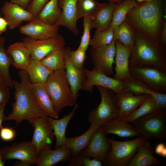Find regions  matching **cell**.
Instances as JSON below:
<instances>
[{"label": "cell", "instance_id": "obj_1", "mask_svg": "<svg viewBox=\"0 0 166 166\" xmlns=\"http://www.w3.org/2000/svg\"><path fill=\"white\" fill-rule=\"evenodd\" d=\"M166 0H151L138 3L127 14L125 20L135 30L160 44L166 19Z\"/></svg>", "mask_w": 166, "mask_h": 166}, {"label": "cell", "instance_id": "obj_2", "mask_svg": "<svg viewBox=\"0 0 166 166\" xmlns=\"http://www.w3.org/2000/svg\"><path fill=\"white\" fill-rule=\"evenodd\" d=\"M20 82L13 80L15 101L12 104V112L5 118V121H14L18 125L26 120L30 125L37 117L47 116L40 109L34 97L32 84L25 70H19Z\"/></svg>", "mask_w": 166, "mask_h": 166}, {"label": "cell", "instance_id": "obj_3", "mask_svg": "<svg viewBox=\"0 0 166 166\" xmlns=\"http://www.w3.org/2000/svg\"><path fill=\"white\" fill-rule=\"evenodd\" d=\"M134 30L135 39L129 65H152L166 70V48Z\"/></svg>", "mask_w": 166, "mask_h": 166}, {"label": "cell", "instance_id": "obj_4", "mask_svg": "<svg viewBox=\"0 0 166 166\" xmlns=\"http://www.w3.org/2000/svg\"><path fill=\"white\" fill-rule=\"evenodd\" d=\"M44 85L57 114L63 108L73 106L76 103L66 78L65 68L53 71Z\"/></svg>", "mask_w": 166, "mask_h": 166}, {"label": "cell", "instance_id": "obj_5", "mask_svg": "<svg viewBox=\"0 0 166 166\" xmlns=\"http://www.w3.org/2000/svg\"><path fill=\"white\" fill-rule=\"evenodd\" d=\"M166 119L165 109L142 117L132 124L136 130L146 139L161 141L166 138Z\"/></svg>", "mask_w": 166, "mask_h": 166}, {"label": "cell", "instance_id": "obj_6", "mask_svg": "<svg viewBox=\"0 0 166 166\" xmlns=\"http://www.w3.org/2000/svg\"><path fill=\"white\" fill-rule=\"evenodd\" d=\"M100 94L99 105L90 111L88 120L90 125L98 127L118 118L116 94L112 90L100 86H97Z\"/></svg>", "mask_w": 166, "mask_h": 166}, {"label": "cell", "instance_id": "obj_7", "mask_svg": "<svg viewBox=\"0 0 166 166\" xmlns=\"http://www.w3.org/2000/svg\"><path fill=\"white\" fill-rule=\"evenodd\" d=\"M129 70L133 78L156 92L166 93V70L152 65H129Z\"/></svg>", "mask_w": 166, "mask_h": 166}, {"label": "cell", "instance_id": "obj_8", "mask_svg": "<svg viewBox=\"0 0 166 166\" xmlns=\"http://www.w3.org/2000/svg\"><path fill=\"white\" fill-rule=\"evenodd\" d=\"M108 138L111 144V148L105 165L109 166H127L139 146L146 139L142 136L126 141Z\"/></svg>", "mask_w": 166, "mask_h": 166}, {"label": "cell", "instance_id": "obj_9", "mask_svg": "<svg viewBox=\"0 0 166 166\" xmlns=\"http://www.w3.org/2000/svg\"><path fill=\"white\" fill-rule=\"evenodd\" d=\"M22 42L29 50L32 59L41 60L48 54L54 51L64 48L65 42L61 35L50 38L34 40L26 37Z\"/></svg>", "mask_w": 166, "mask_h": 166}, {"label": "cell", "instance_id": "obj_10", "mask_svg": "<svg viewBox=\"0 0 166 166\" xmlns=\"http://www.w3.org/2000/svg\"><path fill=\"white\" fill-rule=\"evenodd\" d=\"M84 79L82 89L92 92L95 86H100L109 89L116 94L125 92L123 82L110 77L101 72L93 69H84Z\"/></svg>", "mask_w": 166, "mask_h": 166}, {"label": "cell", "instance_id": "obj_11", "mask_svg": "<svg viewBox=\"0 0 166 166\" xmlns=\"http://www.w3.org/2000/svg\"><path fill=\"white\" fill-rule=\"evenodd\" d=\"M1 148L5 162L15 159L25 163L28 166L36 164L39 153L31 140L15 142L11 146H5Z\"/></svg>", "mask_w": 166, "mask_h": 166}, {"label": "cell", "instance_id": "obj_12", "mask_svg": "<svg viewBox=\"0 0 166 166\" xmlns=\"http://www.w3.org/2000/svg\"><path fill=\"white\" fill-rule=\"evenodd\" d=\"M111 148V144L100 126L95 132L87 146L80 154L96 159L105 165Z\"/></svg>", "mask_w": 166, "mask_h": 166}, {"label": "cell", "instance_id": "obj_13", "mask_svg": "<svg viewBox=\"0 0 166 166\" xmlns=\"http://www.w3.org/2000/svg\"><path fill=\"white\" fill-rule=\"evenodd\" d=\"M116 53L114 41L107 45L92 48L90 54L94 66L93 69L108 76L114 74L113 65Z\"/></svg>", "mask_w": 166, "mask_h": 166}, {"label": "cell", "instance_id": "obj_14", "mask_svg": "<svg viewBox=\"0 0 166 166\" xmlns=\"http://www.w3.org/2000/svg\"><path fill=\"white\" fill-rule=\"evenodd\" d=\"M31 125L34 128L31 141L38 153L42 149L51 148L55 136L48 116L36 118Z\"/></svg>", "mask_w": 166, "mask_h": 166}, {"label": "cell", "instance_id": "obj_15", "mask_svg": "<svg viewBox=\"0 0 166 166\" xmlns=\"http://www.w3.org/2000/svg\"><path fill=\"white\" fill-rule=\"evenodd\" d=\"M59 26L46 24L36 18L20 26V33L34 40L46 39L58 35Z\"/></svg>", "mask_w": 166, "mask_h": 166}, {"label": "cell", "instance_id": "obj_16", "mask_svg": "<svg viewBox=\"0 0 166 166\" xmlns=\"http://www.w3.org/2000/svg\"><path fill=\"white\" fill-rule=\"evenodd\" d=\"M2 11L9 29L13 30L20 26L24 21H29L34 17L29 11L10 2L3 4Z\"/></svg>", "mask_w": 166, "mask_h": 166}, {"label": "cell", "instance_id": "obj_17", "mask_svg": "<svg viewBox=\"0 0 166 166\" xmlns=\"http://www.w3.org/2000/svg\"><path fill=\"white\" fill-rule=\"evenodd\" d=\"M78 0H58V6L61 10V17L56 24L69 29L76 35L79 34L77 26V3Z\"/></svg>", "mask_w": 166, "mask_h": 166}, {"label": "cell", "instance_id": "obj_18", "mask_svg": "<svg viewBox=\"0 0 166 166\" xmlns=\"http://www.w3.org/2000/svg\"><path fill=\"white\" fill-rule=\"evenodd\" d=\"M116 53L115 62V73L113 78L121 81L130 78L129 70V58L131 48L124 46L119 41H115Z\"/></svg>", "mask_w": 166, "mask_h": 166}, {"label": "cell", "instance_id": "obj_19", "mask_svg": "<svg viewBox=\"0 0 166 166\" xmlns=\"http://www.w3.org/2000/svg\"><path fill=\"white\" fill-rule=\"evenodd\" d=\"M72 156L69 149L64 145L54 150L51 148L41 150L39 152L37 166H54L58 163L69 161Z\"/></svg>", "mask_w": 166, "mask_h": 166}, {"label": "cell", "instance_id": "obj_20", "mask_svg": "<svg viewBox=\"0 0 166 166\" xmlns=\"http://www.w3.org/2000/svg\"><path fill=\"white\" fill-rule=\"evenodd\" d=\"M116 95L117 118L123 119L136 109L148 95H137L125 92Z\"/></svg>", "mask_w": 166, "mask_h": 166}, {"label": "cell", "instance_id": "obj_21", "mask_svg": "<svg viewBox=\"0 0 166 166\" xmlns=\"http://www.w3.org/2000/svg\"><path fill=\"white\" fill-rule=\"evenodd\" d=\"M125 92L137 95H148L154 98L160 109H166V93L156 92L144 83L132 77L123 81Z\"/></svg>", "mask_w": 166, "mask_h": 166}, {"label": "cell", "instance_id": "obj_22", "mask_svg": "<svg viewBox=\"0 0 166 166\" xmlns=\"http://www.w3.org/2000/svg\"><path fill=\"white\" fill-rule=\"evenodd\" d=\"M70 50L69 47L64 48L65 69L67 80L76 102L78 93L82 89L85 76L83 70L78 69L71 62L69 56Z\"/></svg>", "mask_w": 166, "mask_h": 166}, {"label": "cell", "instance_id": "obj_23", "mask_svg": "<svg viewBox=\"0 0 166 166\" xmlns=\"http://www.w3.org/2000/svg\"><path fill=\"white\" fill-rule=\"evenodd\" d=\"M116 4L113 2L103 3L90 17L92 28L104 31L108 29L112 22L113 11Z\"/></svg>", "mask_w": 166, "mask_h": 166}, {"label": "cell", "instance_id": "obj_24", "mask_svg": "<svg viewBox=\"0 0 166 166\" xmlns=\"http://www.w3.org/2000/svg\"><path fill=\"white\" fill-rule=\"evenodd\" d=\"M101 127L106 135L113 134L122 137L142 136L132 125L123 119L116 118Z\"/></svg>", "mask_w": 166, "mask_h": 166}, {"label": "cell", "instance_id": "obj_25", "mask_svg": "<svg viewBox=\"0 0 166 166\" xmlns=\"http://www.w3.org/2000/svg\"><path fill=\"white\" fill-rule=\"evenodd\" d=\"M153 148L148 140L140 144L127 166H150L160 164L161 162L153 155Z\"/></svg>", "mask_w": 166, "mask_h": 166}, {"label": "cell", "instance_id": "obj_26", "mask_svg": "<svg viewBox=\"0 0 166 166\" xmlns=\"http://www.w3.org/2000/svg\"><path fill=\"white\" fill-rule=\"evenodd\" d=\"M7 51L12 58V65L16 69L25 70L31 57L29 50L23 42L11 44L8 46Z\"/></svg>", "mask_w": 166, "mask_h": 166}, {"label": "cell", "instance_id": "obj_27", "mask_svg": "<svg viewBox=\"0 0 166 166\" xmlns=\"http://www.w3.org/2000/svg\"><path fill=\"white\" fill-rule=\"evenodd\" d=\"M32 90L35 100L40 109L47 116L58 119L59 116L54 109L45 85L40 83L32 84Z\"/></svg>", "mask_w": 166, "mask_h": 166}, {"label": "cell", "instance_id": "obj_28", "mask_svg": "<svg viewBox=\"0 0 166 166\" xmlns=\"http://www.w3.org/2000/svg\"><path fill=\"white\" fill-rule=\"evenodd\" d=\"M78 106V104L76 103L71 112L60 119L48 117L53 131V135L56 138L55 149L65 145L66 138L65 134L67 127L69 121L74 115L75 112Z\"/></svg>", "mask_w": 166, "mask_h": 166}, {"label": "cell", "instance_id": "obj_29", "mask_svg": "<svg viewBox=\"0 0 166 166\" xmlns=\"http://www.w3.org/2000/svg\"><path fill=\"white\" fill-rule=\"evenodd\" d=\"M98 127L90 125L88 129L82 134L77 137L66 138L65 145L70 149L72 156L80 154L87 146Z\"/></svg>", "mask_w": 166, "mask_h": 166}, {"label": "cell", "instance_id": "obj_30", "mask_svg": "<svg viewBox=\"0 0 166 166\" xmlns=\"http://www.w3.org/2000/svg\"><path fill=\"white\" fill-rule=\"evenodd\" d=\"M5 39L0 37V78L3 83L10 88H13V81L9 72L13 60L10 55L5 49Z\"/></svg>", "mask_w": 166, "mask_h": 166}, {"label": "cell", "instance_id": "obj_31", "mask_svg": "<svg viewBox=\"0 0 166 166\" xmlns=\"http://www.w3.org/2000/svg\"><path fill=\"white\" fill-rule=\"evenodd\" d=\"M25 70L32 84L40 83L44 85L53 72L45 67L40 60L32 58Z\"/></svg>", "mask_w": 166, "mask_h": 166}, {"label": "cell", "instance_id": "obj_32", "mask_svg": "<svg viewBox=\"0 0 166 166\" xmlns=\"http://www.w3.org/2000/svg\"><path fill=\"white\" fill-rule=\"evenodd\" d=\"M58 0H49L36 18L48 24L55 25L61 14V10L58 6Z\"/></svg>", "mask_w": 166, "mask_h": 166}, {"label": "cell", "instance_id": "obj_33", "mask_svg": "<svg viewBox=\"0 0 166 166\" xmlns=\"http://www.w3.org/2000/svg\"><path fill=\"white\" fill-rule=\"evenodd\" d=\"M159 110L160 109L154 98L148 95L136 109L123 119L130 124L132 123L138 119Z\"/></svg>", "mask_w": 166, "mask_h": 166}, {"label": "cell", "instance_id": "obj_34", "mask_svg": "<svg viewBox=\"0 0 166 166\" xmlns=\"http://www.w3.org/2000/svg\"><path fill=\"white\" fill-rule=\"evenodd\" d=\"M113 41H119L124 46L131 48L135 39L134 29L126 20L113 28Z\"/></svg>", "mask_w": 166, "mask_h": 166}, {"label": "cell", "instance_id": "obj_35", "mask_svg": "<svg viewBox=\"0 0 166 166\" xmlns=\"http://www.w3.org/2000/svg\"><path fill=\"white\" fill-rule=\"evenodd\" d=\"M137 4L135 0H124L116 3L110 27L113 28L125 20L127 14Z\"/></svg>", "mask_w": 166, "mask_h": 166}, {"label": "cell", "instance_id": "obj_36", "mask_svg": "<svg viewBox=\"0 0 166 166\" xmlns=\"http://www.w3.org/2000/svg\"><path fill=\"white\" fill-rule=\"evenodd\" d=\"M40 61L45 67L52 71L65 68L64 48L52 52Z\"/></svg>", "mask_w": 166, "mask_h": 166}, {"label": "cell", "instance_id": "obj_37", "mask_svg": "<svg viewBox=\"0 0 166 166\" xmlns=\"http://www.w3.org/2000/svg\"><path fill=\"white\" fill-rule=\"evenodd\" d=\"M113 30L112 27L104 31L96 30L91 39L89 45L94 48L108 45L113 41Z\"/></svg>", "mask_w": 166, "mask_h": 166}, {"label": "cell", "instance_id": "obj_38", "mask_svg": "<svg viewBox=\"0 0 166 166\" xmlns=\"http://www.w3.org/2000/svg\"><path fill=\"white\" fill-rule=\"evenodd\" d=\"M100 4L96 0H78L77 11V19L86 16H91Z\"/></svg>", "mask_w": 166, "mask_h": 166}, {"label": "cell", "instance_id": "obj_39", "mask_svg": "<svg viewBox=\"0 0 166 166\" xmlns=\"http://www.w3.org/2000/svg\"><path fill=\"white\" fill-rule=\"evenodd\" d=\"M67 166H101L99 160L81 154L72 156L69 160Z\"/></svg>", "mask_w": 166, "mask_h": 166}, {"label": "cell", "instance_id": "obj_40", "mask_svg": "<svg viewBox=\"0 0 166 166\" xmlns=\"http://www.w3.org/2000/svg\"><path fill=\"white\" fill-rule=\"evenodd\" d=\"M83 18V32L78 47L86 51L89 45L91 40L90 31L92 28L90 16H86Z\"/></svg>", "mask_w": 166, "mask_h": 166}, {"label": "cell", "instance_id": "obj_41", "mask_svg": "<svg viewBox=\"0 0 166 166\" xmlns=\"http://www.w3.org/2000/svg\"><path fill=\"white\" fill-rule=\"evenodd\" d=\"M69 56L72 64L78 69L83 70L86 58V51L78 47L75 50H70Z\"/></svg>", "mask_w": 166, "mask_h": 166}, {"label": "cell", "instance_id": "obj_42", "mask_svg": "<svg viewBox=\"0 0 166 166\" xmlns=\"http://www.w3.org/2000/svg\"><path fill=\"white\" fill-rule=\"evenodd\" d=\"M49 0H33L26 10L37 17L42 9Z\"/></svg>", "mask_w": 166, "mask_h": 166}, {"label": "cell", "instance_id": "obj_43", "mask_svg": "<svg viewBox=\"0 0 166 166\" xmlns=\"http://www.w3.org/2000/svg\"><path fill=\"white\" fill-rule=\"evenodd\" d=\"M16 132L13 128L3 127L0 129V138L5 141H9L14 139L16 136Z\"/></svg>", "mask_w": 166, "mask_h": 166}, {"label": "cell", "instance_id": "obj_44", "mask_svg": "<svg viewBox=\"0 0 166 166\" xmlns=\"http://www.w3.org/2000/svg\"><path fill=\"white\" fill-rule=\"evenodd\" d=\"M10 87L3 83H0V105L8 101L10 97Z\"/></svg>", "mask_w": 166, "mask_h": 166}, {"label": "cell", "instance_id": "obj_45", "mask_svg": "<svg viewBox=\"0 0 166 166\" xmlns=\"http://www.w3.org/2000/svg\"><path fill=\"white\" fill-rule=\"evenodd\" d=\"M155 152L157 154L162 157L165 158L166 157V147L165 144L163 143L158 144L155 147Z\"/></svg>", "mask_w": 166, "mask_h": 166}, {"label": "cell", "instance_id": "obj_46", "mask_svg": "<svg viewBox=\"0 0 166 166\" xmlns=\"http://www.w3.org/2000/svg\"><path fill=\"white\" fill-rule=\"evenodd\" d=\"M160 44L163 47L166 48V20L164 19L162 29L161 31Z\"/></svg>", "mask_w": 166, "mask_h": 166}, {"label": "cell", "instance_id": "obj_47", "mask_svg": "<svg viewBox=\"0 0 166 166\" xmlns=\"http://www.w3.org/2000/svg\"><path fill=\"white\" fill-rule=\"evenodd\" d=\"M33 0H10V2L26 10Z\"/></svg>", "mask_w": 166, "mask_h": 166}, {"label": "cell", "instance_id": "obj_48", "mask_svg": "<svg viewBox=\"0 0 166 166\" xmlns=\"http://www.w3.org/2000/svg\"><path fill=\"white\" fill-rule=\"evenodd\" d=\"M6 101L0 105V129L2 127V123L5 121V116L4 114L5 107L8 103Z\"/></svg>", "mask_w": 166, "mask_h": 166}, {"label": "cell", "instance_id": "obj_49", "mask_svg": "<svg viewBox=\"0 0 166 166\" xmlns=\"http://www.w3.org/2000/svg\"><path fill=\"white\" fill-rule=\"evenodd\" d=\"M7 23L4 18L0 17V34L3 32L6 31L7 30Z\"/></svg>", "mask_w": 166, "mask_h": 166}, {"label": "cell", "instance_id": "obj_50", "mask_svg": "<svg viewBox=\"0 0 166 166\" xmlns=\"http://www.w3.org/2000/svg\"><path fill=\"white\" fill-rule=\"evenodd\" d=\"M3 153L2 149L0 148V166H4L5 164V161L3 159Z\"/></svg>", "mask_w": 166, "mask_h": 166}, {"label": "cell", "instance_id": "obj_51", "mask_svg": "<svg viewBox=\"0 0 166 166\" xmlns=\"http://www.w3.org/2000/svg\"><path fill=\"white\" fill-rule=\"evenodd\" d=\"M109 2H113L116 3H119L121 2L123 0H108Z\"/></svg>", "mask_w": 166, "mask_h": 166}, {"label": "cell", "instance_id": "obj_52", "mask_svg": "<svg viewBox=\"0 0 166 166\" xmlns=\"http://www.w3.org/2000/svg\"><path fill=\"white\" fill-rule=\"evenodd\" d=\"M136 0L139 2H142L144 1V0Z\"/></svg>", "mask_w": 166, "mask_h": 166}, {"label": "cell", "instance_id": "obj_53", "mask_svg": "<svg viewBox=\"0 0 166 166\" xmlns=\"http://www.w3.org/2000/svg\"><path fill=\"white\" fill-rule=\"evenodd\" d=\"M0 83H3V82H2V80H1L0 78Z\"/></svg>", "mask_w": 166, "mask_h": 166}, {"label": "cell", "instance_id": "obj_54", "mask_svg": "<svg viewBox=\"0 0 166 166\" xmlns=\"http://www.w3.org/2000/svg\"><path fill=\"white\" fill-rule=\"evenodd\" d=\"M146 1H150V0H145Z\"/></svg>", "mask_w": 166, "mask_h": 166}]
</instances>
